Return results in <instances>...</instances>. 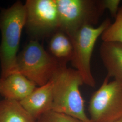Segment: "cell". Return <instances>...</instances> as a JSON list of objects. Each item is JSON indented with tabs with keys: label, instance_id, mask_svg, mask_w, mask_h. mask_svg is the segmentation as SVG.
<instances>
[{
	"label": "cell",
	"instance_id": "14",
	"mask_svg": "<svg viewBox=\"0 0 122 122\" xmlns=\"http://www.w3.org/2000/svg\"><path fill=\"white\" fill-rule=\"evenodd\" d=\"M36 122H83L69 115L51 110L42 115Z\"/></svg>",
	"mask_w": 122,
	"mask_h": 122
},
{
	"label": "cell",
	"instance_id": "1",
	"mask_svg": "<svg viewBox=\"0 0 122 122\" xmlns=\"http://www.w3.org/2000/svg\"><path fill=\"white\" fill-rule=\"evenodd\" d=\"M51 81L53 94L52 110L83 122H92L85 112L84 101L80 90L84 82L78 72L66 66H61Z\"/></svg>",
	"mask_w": 122,
	"mask_h": 122
},
{
	"label": "cell",
	"instance_id": "3",
	"mask_svg": "<svg viewBox=\"0 0 122 122\" xmlns=\"http://www.w3.org/2000/svg\"><path fill=\"white\" fill-rule=\"evenodd\" d=\"M61 65L37 40L26 45L18 56V71L41 86L48 83Z\"/></svg>",
	"mask_w": 122,
	"mask_h": 122
},
{
	"label": "cell",
	"instance_id": "11",
	"mask_svg": "<svg viewBox=\"0 0 122 122\" xmlns=\"http://www.w3.org/2000/svg\"><path fill=\"white\" fill-rule=\"evenodd\" d=\"M49 50L52 56L62 66H66L71 61L73 54V47L68 36L65 33L58 31L55 33L50 40Z\"/></svg>",
	"mask_w": 122,
	"mask_h": 122
},
{
	"label": "cell",
	"instance_id": "5",
	"mask_svg": "<svg viewBox=\"0 0 122 122\" xmlns=\"http://www.w3.org/2000/svg\"><path fill=\"white\" fill-rule=\"evenodd\" d=\"M107 19L98 27L83 26L69 37L73 47L72 65L81 76L84 84L91 87L96 85L92 73L91 60L96 41L111 24Z\"/></svg>",
	"mask_w": 122,
	"mask_h": 122
},
{
	"label": "cell",
	"instance_id": "8",
	"mask_svg": "<svg viewBox=\"0 0 122 122\" xmlns=\"http://www.w3.org/2000/svg\"><path fill=\"white\" fill-rule=\"evenodd\" d=\"M19 102L35 120L44 113L52 110L53 94L52 81L50 80L44 86L36 87L28 96Z\"/></svg>",
	"mask_w": 122,
	"mask_h": 122
},
{
	"label": "cell",
	"instance_id": "2",
	"mask_svg": "<svg viewBox=\"0 0 122 122\" xmlns=\"http://www.w3.org/2000/svg\"><path fill=\"white\" fill-rule=\"evenodd\" d=\"M25 5L17 1L3 10L0 16L1 77L18 71L17 59L22 30L26 24Z\"/></svg>",
	"mask_w": 122,
	"mask_h": 122
},
{
	"label": "cell",
	"instance_id": "4",
	"mask_svg": "<svg viewBox=\"0 0 122 122\" xmlns=\"http://www.w3.org/2000/svg\"><path fill=\"white\" fill-rule=\"evenodd\" d=\"M59 30L69 37L85 25L93 26L105 11L101 0H56Z\"/></svg>",
	"mask_w": 122,
	"mask_h": 122
},
{
	"label": "cell",
	"instance_id": "6",
	"mask_svg": "<svg viewBox=\"0 0 122 122\" xmlns=\"http://www.w3.org/2000/svg\"><path fill=\"white\" fill-rule=\"evenodd\" d=\"M109 79L106 76L90 100L92 122H114L122 118V82Z\"/></svg>",
	"mask_w": 122,
	"mask_h": 122
},
{
	"label": "cell",
	"instance_id": "15",
	"mask_svg": "<svg viewBox=\"0 0 122 122\" xmlns=\"http://www.w3.org/2000/svg\"><path fill=\"white\" fill-rule=\"evenodd\" d=\"M103 7L105 10H108L111 16L116 17L119 10L120 0H101Z\"/></svg>",
	"mask_w": 122,
	"mask_h": 122
},
{
	"label": "cell",
	"instance_id": "10",
	"mask_svg": "<svg viewBox=\"0 0 122 122\" xmlns=\"http://www.w3.org/2000/svg\"><path fill=\"white\" fill-rule=\"evenodd\" d=\"M100 54L108 72L107 76L122 82V44L103 42Z\"/></svg>",
	"mask_w": 122,
	"mask_h": 122
},
{
	"label": "cell",
	"instance_id": "9",
	"mask_svg": "<svg viewBox=\"0 0 122 122\" xmlns=\"http://www.w3.org/2000/svg\"><path fill=\"white\" fill-rule=\"evenodd\" d=\"M36 88L35 83L18 71L0 78V95L4 99L20 102Z\"/></svg>",
	"mask_w": 122,
	"mask_h": 122
},
{
	"label": "cell",
	"instance_id": "13",
	"mask_svg": "<svg viewBox=\"0 0 122 122\" xmlns=\"http://www.w3.org/2000/svg\"><path fill=\"white\" fill-rule=\"evenodd\" d=\"M103 42L122 44V5L120 7L113 23L104 31L100 36Z\"/></svg>",
	"mask_w": 122,
	"mask_h": 122
},
{
	"label": "cell",
	"instance_id": "7",
	"mask_svg": "<svg viewBox=\"0 0 122 122\" xmlns=\"http://www.w3.org/2000/svg\"><path fill=\"white\" fill-rule=\"evenodd\" d=\"M26 25L35 36L47 35L59 30V22L56 0H28Z\"/></svg>",
	"mask_w": 122,
	"mask_h": 122
},
{
	"label": "cell",
	"instance_id": "16",
	"mask_svg": "<svg viewBox=\"0 0 122 122\" xmlns=\"http://www.w3.org/2000/svg\"><path fill=\"white\" fill-rule=\"evenodd\" d=\"M114 122H122V118H119V119H118L117 120H116V121Z\"/></svg>",
	"mask_w": 122,
	"mask_h": 122
},
{
	"label": "cell",
	"instance_id": "12",
	"mask_svg": "<svg viewBox=\"0 0 122 122\" xmlns=\"http://www.w3.org/2000/svg\"><path fill=\"white\" fill-rule=\"evenodd\" d=\"M0 122H36L20 102L4 99L0 101Z\"/></svg>",
	"mask_w": 122,
	"mask_h": 122
}]
</instances>
